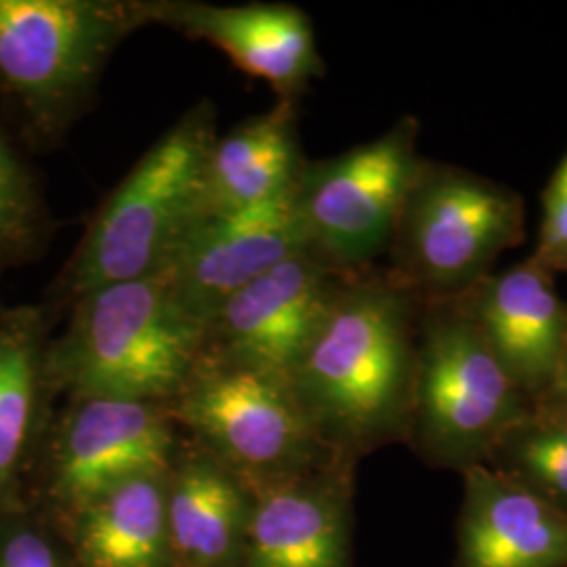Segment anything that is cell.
Returning a JSON list of instances; mask_svg holds the SVG:
<instances>
[{
    "mask_svg": "<svg viewBox=\"0 0 567 567\" xmlns=\"http://www.w3.org/2000/svg\"><path fill=\"white\" fill-rule=\"evenodd\" d=\"M150 0H0V116L28 152L60 147Z\"/></svg>",
    "mask_w": 567,
    "mask_h": 567,
    "instance_id": "3",
    "label": "cell"
},
{
    "mask_svg": "<svg viewBox=\"0 0 567 567\" xmlns=\"http://www.w3.org/2000/svg\"><path fill=\"white\" fill-rule=\"evenodd\" d=\"M25 152L0 116V282L11 269L37 264L58 229Z\"/></svg>",
    "mask_w": 567,
    "mask_h": 567,
    "instance_id": "20",
    "label": "cell"
},
{
    "mask_svg": "<svg viewBox=\"0 0 567 567\" xmlns=\"http://www.w3.org/2000/svg\"><path fill=\"white\" fill-rule=\"evenodd\" d=\"M347 274L303 250L246 284L203 328V355L288 377Z\"/></svg>",
    "mask_w": 567,
    "mask_h": 567,
    "instance_id": "10",
    "label": "cell"
},
{
    "mask_svg": "<svg viewBox=\"0 0 567 567\" xmlns=\"http://www.w3.org/2000/svg\"><path fill=\"white\" fill-rule=\"evenodd\" d=\"M166 410L250 489L343 456L322 442L288 377L259 365L200 355Z\"/></svg>",
    "mask_w": 567,
    "mask_h": 567,
    "instance_id": "7",
    "label": "cell"
},
{
    "mask_svg": "<svg viewBox=\"0 0 567 567\" xmlns=\"http://www.w3.org/2000/svg\"><path fill=\"white\" fill-rule=\"evenodd\" d=\"M0 567H76L58 526L28 503L0 515Z\"/></svg>",
    "mask_w": 567,
    "mask_h": 567,
    "instance_id": "22",
    "label": "cell"
},
{
    "mask_svg": "<svg viewBox=\"0 0 567 567\" xmlns=\"http://www.w3.org/2000/svg\"><path fill=\"white\" fill-rule=\"evenodd\" d=\"M168 468L110 487L61 524L76 567H175L166 524Z\"/></svg>",
    "mask_w": 567,
    "mask_h": 567,
    "instance_id": "19",
    "label": "cell"
},
{
    "mask_svg": "<svg viewBox=\"0 0 567 567\" xmlns=\"http://www.w3.org/2000/svg\"><path fill=\"white\" fill-rule=\"evenodd\" d=\"M252 489L196 442H179L166 480L175 567L243 566Z\"/></svg>",
    "mask_w": 567,
    "mask_h": 567,
    "instance_id": "17",
    "label": "cell"
},
{
    "mask_svg": "<svg viewBox=\"0 0 567 567\" xmlns=\"http://www.w3.org/2000/svg\"><path fill=\"white\" fill-rule=\"evenodd\" d=\"M463 480L456 567H567V511L492 466Z\"/></svg>",
    "mask_w": 567,
    "mask_h": 567,
    "instance_id": "16",
    "label": "cell"
},
{
    "mask_svg": "<svg viewBox=\"0 0 567 567\" xmlns=\"http://www.w3.org/2000/svg\"><path fill=\"white\" fill-rule=\"evenodd\" d=\"M299 105H276L217 137L204 171V217L290 198L303 173Z\"/></svg>",
    "mask_w": 567,
    "mask_h": 567,
    "instance_id": "18",
    "label": "cell"
},
{
    "mask_svg": "<svg viewBox=\"0 0 567 567\" xmlns=\"http://www.w3.org/2000/svg\"><path fill=\"white\" fill-rule=\"evenodd\" d=\"M532 400L511 379L458 299L423 303L408 437L435 466L486 465Z\"/></svg>",
    "mask_w": 567,
    "mask_h": 567,
    "instance_id": "6",
    "label": "cell"
},
{
    "mask_svg": "<svg viewBox=\"0 0 567 567\" xmlns=\"http://www.w3.org/2000/svg\"><path fill=\"white\" fill-rule=\"evenodd\" d=\"M217 110L200 100L179 116L95 210L41 305L58 324L84 295L156 278L204 217V171Z\"/></svg>",
    "mask_w": 567,
    "mask_h": 567,
    "instance_id": "2",
    "label": "cell"
},
{
    "mask_svg": "<svg viewBox=\"0 0 567 567\" xmlns=\"http://www.w3.org/2000/svg\"><path fill=\"white\" fill-rule=\"evenodd\" d=\"M203 355L192 322L163 278L110 284L84 295L49 344V379L63 398L168 404Z\"/></svg>",
    "mask_w": 567,
    "mask_h": 567,
    "instance_id": "4",
    "label": "cell"
},
{
    "mask_svg": "<svg viewBox=\"0 0 567 567\" xmlns=\"http://www.w3.org/2000/svg\"><path fill=\"white\" fill-rule=\"evenodd\" d=\"M421 122L404 116L377 140L307 161L292 203L307 248L337 271L381 265L425 156Z\"/></svg>",
    "mask_w": 567,
    "mask_h": 567,
    "instance_id": "8",
    "label": "cell"
},
{
    "mask_svg": "<svg viewBox=\"0 0 567 567\" xmlns=\"http://www.w3.org/2000/svg\"><path fill=\"white\" fill-rule=\"evenodd\" d=\"M53 326L41 303L0 309V515L25 505L55 412L58 393L49 379Z\"/></svg>",
    "mask_w": 567,
    "mask_h": 567,
    "instance_id": "15",
    "label": "cell"
},
{
    "mask_svg": "<svg viewBox=\"0 0 567 567\" xmlns=\"http://www.w3.org/2000/svg\"><path fill=\"white\" fill-rule=\"evenodd\" d=\"M150 21L219 49L246 76L267 82L278 102L299 105L324 76L313 21L297 4L150 0Z\"/></svg>",
    "mask_w": 567,
    "mask_h": 567,
    "instance_id": "12",
    "label": "cell"
},
{
    "mask_svg": "<svg viewBox=\"0 0 567 567\" xmlns=\"http://www.w3.org/2000/svg\"><path fill=\"white\" fill-rule=\"evenodd\" d=\"M540 400H550L555 404L567 408V330L566 339H564V349H561V355H559V364H557L555 377H553V383H550L547 393Z\"/></svg>",
    "mask_w": 567,
    "mask_h": 567,
    "instance_id": "24",
    "label": "cell"
},
{
    "mask_svg": "<svg viewBox=\"0 0 567 567\" xmlns=\"http://www.w3.org/2000/svg\"><path fill=\"white\" fill-rule=\"evenodd\" d=\"M487 466L567 511V408L534 402L487 456Z\"/></svg>",
    "mask_w": 567,
    "mask_h": 567,
    "instance_id": "21",
    "label": "cell"
},
{
    "mask_svg": "<svg viewBox=\"0 0 567 567\" xmlns=\"http://www.w3.org/2000/svg\"><path fill=\"white\" fill-rule=\"evenodd\" d=\"M423 303L385 265L347 274L288 381L326 446L349 458L408 437Z\"/></svg>",
    "mask_w": 567,
    "mask_h": 567,
    "instance_id": "1",
    "label": "cell"
},
{
    "mask_svg": "<svg viewBox=\"0 0 567 567\" xmlns=\"http://www.w3.org/2000/svg\"><path fill=\"white\" fill-rule=\"evenodd\" d=\"M179 446L164 404L81 395L53 412L28 484L55 526L124 480L166 471Z\"/></svg>",
    "mask_w": 567,
    "mask_h": 567,
    "instance_id": "9",
    "label": "cell"
},
{
    "mask_svg": "<svg viewBox=\"0 0 567 567\" xmlns=\"http://www.w3.org/2000/svg\"><path fill=\"white\" fill-rule=\"evenodd\" d=\"M511 379L532 402L553 383L567 330V301L555 276L527 257L492 271L458 297Z\"/></svg>",
    "mask_w": 567,
    "mask_h": 567,
    "instance_id": "14",
    "label": "cell"
},
{
    "mask_svg": "<svg viewBox=\"0 0 567 567\" xmlns=\"http://www.w3.org/2000/svg\"><path fill=\"white\" fill-rule=\"evenodd\" d=\"M292 196L238 213L203 217L189 229L156 278H163L171 297L192 322L204 328L234 292L309 250Z\"/></svg>",
    "mask_w": 567,
    "mask_h": 567,
    "instance_id": "11",
    "label": "cell"
},
{
    "mask_svg": "<svg viewBox=\"0 0 567 567\" xmlns=\"http://www.w3.org/2000/svg\"><path fill=\"white\" fill-rule=\"evenodd\" d=\"M543 219L536 248L529 255L555 278L567 274V150L540 196Z\"/></svg>",
    "mask_w": 567,
    "mask_h": 567,
    "instance_id": "23",
    "label": "cell"
},
{
    "mask_svg": "<svg viewBox=\"0 0 567 567\" xmlns=\"http://www.w3.org/2000/svg\"><path fill=\"white\" fill-rule=\"evenodd\" d=\"M524 240L522 194L463 166L425 158L383 265L421 303H437L463 297Z\"/></svg>",
    "mask_w": 567,
    "mask_h": 567,
    "instance_id": "5",
    "label": "cell"
},
{
    "mask_svg": "<svg viewBox=\"0 0 567 567\" xmlns=\"http://www.w3.org/2000/svg\"><path fill=\"white\" fill-rule=\"evenodd\" d=\"M353 458L252 489L240 567H349Z\"/></svg>",
    "mask_w": 567,
    "mask_h": 567,
    "instance_id": "13",
    "label": "cell"
}]
</instances>
